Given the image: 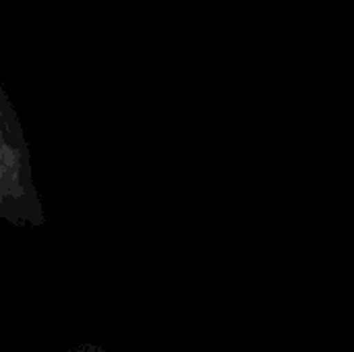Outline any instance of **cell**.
I'll return each instance as SVG.
<instances>
[{
  "label": "cell",
  "mask_w": 354,
  "mask_h": 352,
  "mask_svg": "<svg viewBox=\"0 0 354 352\" xmlns=\"http://www.w3.org/2000/svg\"><path fill=\"white\" fill-rule=\"evenodd\" d=\"M31 168L19 116L0 83V218L15 226L46 222Z\"/></svg>",
  "instance_id": "1"
},
{
  "label": "cell",
  "mask_w": 354,
  "mask_h": 352,
  "mask_svg": "<svg viewBox=\"0 0 354 352\" xmlns=\"http://www.w3.org/2000/svg\"><path fill=\"white\" fill-rule=\"evenodd\" d=\"M73 352H108V351H104L102 346H95V344H81V346H77Z\"/></svg>",
  "instance_id": "2"
}]
</instances>
